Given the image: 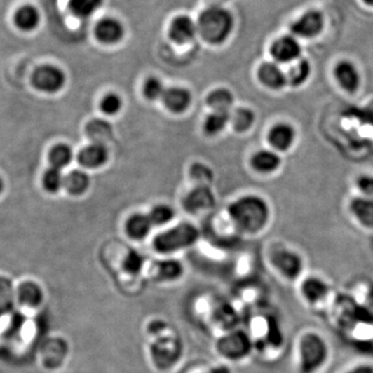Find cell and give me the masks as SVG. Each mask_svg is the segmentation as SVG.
Here are the masks:
<instances>
[{"label": "cell", "mask_w": 373, "mask_h": 373, "mask_svg": "<svg viewBox=\"0 0 373 373\" xmlns=\"http://www.w3.org/2000/svg\"><path fill=\"white\" fill-rule=\"evenodd\" d=\"M229 216L238 229L245 233H255L262 231L270 217V210L264 199L249 195L231 203Z\"/></svg>", "instance_id": "6da1fadb"}, {"label": "cell", "mask_w": 373, "mask_h": 373, "mask_svg": "<svg viewBox=\"0 0 373 373\" xmlns=\"http://www.w3.org/2000/svg\"><path fill=\"white\" fill-rule=\"evenodd\" d=\"M196 25L197 32L205 42L222 44L233 32V17L222 6H210L201 13Z\"/></svg>", "instance_id": "7a4b0ae2"}, {"label": "cell", "mask_w": 373, "mask_h": 373, "mask_svg": "<svg viewBox=\"0 0 373 373\" xmlns=\"http://www.w3.org/2000/svg\"><path fill=\"white\" fill-rule=\"evenodd\" d=\"M299 355L301 373H316L326 364L329 348L322 336L307 333L301 339Z\"/></svg>", "instance_id": "3957f363"}, {"label": "cell", "mask_w": 373, "mask_h": 373, "mask_svg": "<svg viewBox=\"0 0 373 373\" xmlns=\"http://www.w3.org/2000/svg\"><path fill=\"white\" fill-rule=\"evenodd\" d=\"M199 231L190 223H181L164 233L158 234L154 240V247L160 253H172L188 248L197 242Z\"/></svg>", "instance_id": "277c9868"}, {"label": "cell", "mask_w": 373, "mask_h": 373, "mask_svg": "<svg viewBox=\"0 0 373 373\" xmlns=\"http://www.w3.org/2000/svg\"><path fill=\"white\" fill-rule=\"evenodd\" d=\"M151 357L160 369H167L177 363L182 353L181 342L175 337H159L151 348Z\"/></svg>", "instance_id": "5b68a950"}, {"label": "cell", "mask_w": 373, "mask_h": 373, "mask_svg": "<svg viewBox=\"0 0 373 373\" xmlns=\"http://www.w3.org/2000/svg\"><path fill=\"white\" fill-rule=\"evenodd\" d=\"M252 350V342L245 332L236 331L218 342V351L227 359L238 360L246 357Z\"/></svg>", "instance_id": "8992f818"}, {"label": "cell", "mask_w": 373, "mask_h": 373, "mask_svg": "<svg viewBox=\"0 0 373 373\" xmlns=\"http://www.w3.org/2000/svg\"><path fill=\"white\" fill-rule=\"evenodd\" d=\"M32 84L41 92L57 93L66 84V75L57 67L43 66L34 72Z\"/></svg>", "instance_id": "52a82bcc"}, {"label": "cell", "mask_w": 373, "mask_h": 373, "mask_svg": "<svg viewBox=\"0 0 373 373\" xmlns=\"http://www.w3.org/2000/svg\"><path fill=\"white\" fill-rule=\"evenodd\" d=\"M325 18L320 11L310 10L290 25L292 36L302 39L318 36L324 29Z\"/></svg>", "instance_id": "ba28073f"}, {"label": "cell", "mask_w": 373, "mask_h": 373, "mask_svg": "<svg viewBox=\"0 0 373 373\" xmlns=\"http://www.w3.org/2000/svg\"><path fill=\"white\" fill-rule=\"evenodd\" d=\"M272 264L285 278L294 280L303 271V260L300 255L287 249H279L272 255Z\"/></svg>", "instance_id": "9c48e42d"}, {"label": "cell", "mask_w": 373, "mask_h": 373, "mask_svg": "<svg viewBox=\"0 0 373 373\" xmlns=\"http://www.w3.org/2000/svg\"><path fill=\"white\" fill-rule=\"evenodd\" d=\"M302 47L294 36L277 39L271 46V55L280 64H292L301 58Z\"/></svg>", "instance_id": "30bf717a"}, {"label": "cell", "mask_w": 373, "mask_h": 373, "mask_svg": "<svg viewBox=\"0 0 373 373\" xmlns=\"http://www.w3.org/2000/svg\"><path fill=\"white\" fill-rule=\"evenodd\" d=\"M123 24L114 18L102 19L95 25V36L102 44H116L123 38Z\"/></svg>", "instance_id": "8fae6325"}, {"label": "cell", "mask_w": 373, "mask_h": 373, "mask_svg": "<svg viewBox=\"0 0 373 373\" xmlns=\"http://www.w3.org/2000/svg\"><path fill=\"white\" fill-rule=\"evenodd\" d=\"M197 34V25L188 16H177L169 26V36L177 44L190 42Z\"/></svg>", "instance_id": "7c38bea8"}, {"label": "cell", "mask_w": 373, "mask_h": 373, "mask_svg": "<svg viewBox=\"0 0 373 373\" xmlns=\"http://www.w3.org/2000/svg\"><path fill=\"white\" fill-rule=\"evenodd\" d=\"M214 205V193L210 186H196L188 193L184 201V207L191 212L210 209Z\"/></svg>", "instance_id": "4fadbf2b"}, {"label": "cell", "mask_w": 373, "mask_h": 373, "mask_svg": "<svg viewBox=\"0 0 373 373\" xmlns=\"http://www.w3.org/2000/svg\"><path fill=\"white\" fill-rule=\"evenodd\" d=\"M334 74H335L338 83L341 86L344 90L351 93L357 92L361 78H360L359 71L353 62H348V60H342V62H338L335 70H334Z\"/></svg>", "instance_id": "5bb4252c"}, {"label": "cell", "mask_w": 373, "mask_h": 373, "mask_svg": "<svg viewBox=\"0 0 373 373\" xmlns=\"http://www.w3.org/2000/svg\"><path fill=\"white\" fill-rule=\"evenodd\" d=\"M108 149L105 144L90 143L81 149L78 161L86 168L95 169L103 166L108 160Z\"/></svg>", "instance_id": "9a60e30c"}, {"label": "cell", "mask_w": 373, "mask_h": 373, "mask_svg": "<svg viewBox=\"0 0 373 373\" xmlns=\"http://www.w3.org/2000/svg\"><path fill=\"white\" fill-rule=\"evenodd\" d=\"M162 101L167 109L175 114H181L188 109L192 102V95L186 88L177 86V88H167Z\"/></svg>", "instance_id": "2e32d148"}, {"label": "cell", "mask_w": 373, "mask_h": 373, "mask_svg": "<svg viewBox=\"0 0 373 373\" xmlns=\"http://www.w3.org/2000/svg\"><path fill=\"white\" fill-rule=\"evenodd\" d=\"M258 77L262 84L272 90H280L287 83L286 73L275 62L262 65L258 70Z\"/></svg>", "instance_id": "e0dca14e"}, {"label": "cell", "mask_w": 373, "mask_h": 373, "mask_svg": "<svg viewBox=\"0 0 373 373\" xmlns=\"http://www.w3.org/2000/svg\"><path fill=\"white\" fill-rule=\"evenodd\" d=\"M329 285L318 277H308L301 285V292L304 299L310 304H316L324 300L329 294Z\"/></svg>", "instance_id": "ac0fdd59"}, {"label": "cell", "mask_w": 373, "mask_h": 373, "mask_svg": "<svg viewBox=\"0 0 373 373\" xmlns=\"http://www.w3.org/2000/svg\"><path fill=\"white\" fill-rule=\"evenodd\" d=\"M296 137V132L292 126L287 123H278L271 129L269 141L274 149L285 151L292 147Z\"/></svg>", "instance_id": "d6986e66"}, {"label": "cell", "mask_w": 373, "mask_h": 373, "mask_svg": "<svg viewBox=\"0 0 373 373\" xmlns=\"http://www.w3.org/2000/svg\"><path fill=\"white\" fill-rule=\"evenodd\" d=\"M40 22V12L36 6H32V4H25L15 12V25L22 32H32V30L38 28Z\"/></svg>", "instance_id": "ffe728a7"}, {"label": "cell", "mask_w": 373, "mask_h": 373, "mask_svg": "<svg viewBox=\"0 0 373 373\" xmlns=\"http://www.w3.org/2000/svg\"><path fill=\"white\" fill-rule=\"evenodd\" d=\"M153 226L149 215L135 214L130 217L126 225V229L130 238L134 240H142L151 233Z\"/></svg>", "instance_id": "44dd1931"}, {"label": "cell", "mask_w": 373, "mask_h": 373, "mask_svg": "<svg viewBox=\"0 0 373 373\" xmlns=\"http://www.w3.org/2000/svg\"><path fill=\"white\" fill-rule=\"evenodd\" d=\"M19 302L26 307H38L43 301V292L38 284L34 282H24L17 290Z\"/></svg>", "instance_id": "7402d4cb"}, {"label": "cell", "mask_w": 373, "mask_h": 373, "mask_svg": "<svg viewBox=\"0 0 373 373\" xmlns=\"http://www.w3.org/2000/svg\"><path fill=\"white\" fill-rule=\"evenodd\" d=\"M251 163L255 170L262 173H271L279 168L281 160L275 151L262 149L253 156Z\"/></svg>", "instance_id": "603a6c76"}, {"label": "cell", "mask_w": 373, "mask_h": 373, "mask_svg": "<svg viewBox=\"0 0 373 373\" xmlns=\"http://www.w3.org/2000/svg\"><path fill=\"white\" fill-rule=\"evenodd\" d=\"M351 210L355 218L366 227H373V198L358 197L351 203Z\"/></svg>", "instance_id": "cb8c5ba5"}, {"label": "cell", "mask_w": 373, "mask_h": 373, "mask_svg": "<svg viewBox=\"0 0 373 373\" xmlns=\"http://www.w3.org/2000/svg\"><path fill=\"white\" fill-rule=\"evenodd\" d=\"M86 134L92 140V143L105 144L108 140H111L114 135V128L111 123L104 119H93L86 127Z\"/></svg>", "instance_id": "d4e9b609"}, {"label": "cell", "mask_w": 373, "mask_h": 373, "mask_svg": "<svg viewBox=\"0 0 373 373\" xmlns=\"http://www.w3.org/2000/svg\"><path fill=\"white\" fill-rule=\"evenodd\" d=\"M310 74H311L310 62L305 58H299L298 60L292 62V66L286 73L287 83L294 88L302 86L307 81Z\"/></svg>", "instance_id": "484cf974"}, {"label": "cell", "mask_w": 373, "mask_h": 373, "mask_svg": "<svg viewBox=\"0 0 373 373\" xmlns=\"http://www.w3.org/2000/svg\"><path fill=\"white\" fill-rule=\"evenodd\" d=\"M90 184V177L84 171L73 170L65 177V188L72 195L83 194Z\"/></svg>", "instance_id": "4316f807"}, {"label": "cell", "mask_w": 373, "mask_h": 373, "mask_svg": "<svg viewBox=\"0 0 373 373\" xmlns=\"http://www.w3.org/2000/svg\"><path fill=\"white\" fill-rule=\"evenodd\" d=\"M155 274L159 279L171 281L183 275V266L177 260H161L155 264Z\"/></svg>", "instance_id": "83f0119b"}, {"label": "cell", "mask_w": 373, "mask_h": 373, "mask_svg": "<svg viewBox=\"0 0 373 373\" xmlns=\"http://www.w3.org/2000/svg\"><path fill=\"white\" fill-rule=\"evenodd\" d=\"M103 0H69V10L78 18H88L101 8Z\"/></svg>", "instance_id": "f1b7e54d"}, {"label": "cell", "mask_w": 373, "mask_h": 373, "mask_svg": "<svg viewBox=\"0 0 373 373\" xmlns=\"http://www.w3.org/2000/svg\"><path fill=\"white\" fill-rule=\"evenodd\" d=\"M207 102L208 105L214 111L229 112V108L233 104V95L229 90L219 88V90H214V92L210 93Z\"/></svg>", "instance_id": "f546056e"}, {"label": "cell", "mask_w": 373, "mask_h": 373, "mask_svg": "<svg viewBox=\"0 0 373 373\" xmlns=\"http://www.w3.org/2000/svg\"><path fill=\"white\" fill-rule=\"evenodd\" d=\"M231 121V114L226 111H214L205 118V133L209 135H217L223 129H225L227 123Z\"/></svg>", "instance_id": "4dcf8cb0"}, {"label": "cell", "mask_w": 373, "mask_h": 373, "mask_svg": "<svg viewBox=\"0 0 373 373\" xmlns=\"http://www.w3.org/2000/svg\"><path fill=\"white\" fill-rule=\"evenodd\" d=\"M72 160H73V151L69 145L58 144L50 151L49 161L54 168L62 170L71 163Z\"/></svg>", "instance_id": "1f68e13d"}, {"label": "cell", "mask_w": 373, "mask_h": 373, "mask_svg": "<svg viewBox=\"0 0 373 373\" xmlns=\"http://www.w3.org/2000/svg\"><path fill=\"white\" fill-rule=\"evenodd\" d=\"M43 185H44L47 192H60V189L65 186V177L62 175V170L54 168V167L48 169L45 172L44 177H43Z\"/></svg>", "instance_id": "d6a6232c"}, {"label": "cell", "mask_w": 373, "mask_h": 373, "mask_svg": "<svg viewBox=\"0 0 373 373\" xmlns=\"http://www.w3.org/2000/svg\"><path fill=\"white\" fill-rule=\"evenodd\" d=\"M255 114L248 108H240L236 109L231 116V121H233L234 129L238 132L247 131L250 129L251 126L255 123Z\"/></svg>", "instance_id": "836d02e7"}, {"label": "cell", "mask_w": 373, "mask_h": 373, "mask_svg": "<svg viewBox=\"0 0 373 373\" xmlns=\"http://www.w3.org/2000/svg\"><path fill=\"white\" fill-rule=\"evenodd\" d=\"M153 225L162 226L172 220L175 217V210L166 205H158L151 210L149 215Z\"/></svg>", "instance_id": "e575fe53"}, {"label": "cell", "mask_w": 373, "mask_h": 373, "mask_svg": "<svg viewBox=\"0 0 373 373\" xmlns=\"http://www.w3.org/2000/svg\"><path fill=\"white\" fill-rule=\"evenodd\" d=\"M190 175L193 181L197 184V186H209L212 181V170L207 166L201 163L192 165L190 169Z\"/></svg>", "instance_id": "d590c367"}, {"label": "cell", "mask_w": 373, "mask_h": 373, "mask_svg": "<svg viewBox=\"0 0 373 373\" xmlns=\"http://www.w3.org/2000/svg\"><path fill=\"white\" fill-rule=\"evenodd\" d=\"M144 264V258L138 251L130 250L123 258V268L128 274L136 275L140 272Z\"/></svg>", "instance_id": "8d00e7d4"}, {"label": "cell", "mask_w": 373, "mask_h": 373, "mask_svg": "<svg viewBox=\"0 0 373 373\" xmlns=\"http://www.w3.org/2000/svg\"><path fill=\"white\" fill-rule=\"evenodd\" d=\"M165 90L163 82L159 78L151 77L145 81L143 93L145 97L151 101H156L163 97Z\"/></svg>", "instance_id": "74e56055"}, {"label": "cell", "mask_w": 373, "mask_h": 373, "mask_svg": "<svg viewBox=\"0 0 373 373\" xmlns=\"http://www.w3.org/2000/svg\"><path fill=\"white\" fill-rule=\"evenodd\" d=\"M14 302V292L8 280L0 278V316L6 313Z\"/></svg>", "instance_id": "f35d334b"}, {"label": "cell", "mask_w": 373, "mask_h": 373, "mask_svg": "<svg viewBox=\"0 0 373 373\" xmlns=\"http://www.w3.org/2000/svg\"><path fill=\"white\" fill-rule=\"evenodd\" d=\"M121 107H123V101L116 93H109L102 100L101 110L107 116H114L118 114Z\"/></svg>", "instance_id": "ab89813d"}, {"label": "cell", "mask_w": 373, "mask_h": 373, "mask_svg": "<svg viewBox=\"0 0 373 373\" xmlns=\"http://www.w3.org/2000/svg\"><path fill=\"white\" fill-rule=\"evenodd\" d=\"M358 186L364 194L373 197V177L372 175H362L358 179Z\"/></svg>", "instance_id": "60d3db41"}, {"label": "cell", "mask_w": 373, "mask_h": 373, "mask_svg": "<svg viewBox=\"0 0 373 373\" xmlns=\"http://www.w3.org/2000/svg\"><path fill=\"white\" fill-rule=\"evenodd\" d=\"M346 373H373V366L369 364H361V365L351 368Z\"/></svg>", "instance_id": "b9f144b4"}, {"label": "cell", "mask_w": 373, "mask_h": 373, "mask_svg": "<svg viewBox=\"0 0 373 373\" xmlns=\"http://www.w3.org/2000/svg\"><path fill=\"white\" fill-rule=\"evenodd\" d=\"M207 373H231L227 368L225 367H218L214 368V369L210 370V372Z\"/></svg>", "instance_id": "7bdbcfd3"}, {"label": "cell", "mask_w": 373, "mask_h": 373, "mask_svg": "<svg viewBox=\"0 0 373 373\" xmlns=\"http://www.w3.org/2000/svg\"><path fill=\"white\" fill-rule=\"evenodd\" d=\"M210 2V6H221V4H223V2L229 1V0H209Z\"/></svg>", "instance_id": "ee69618b"}, {"label": "cell", "mask_w": 373, "mask_h": 373, "mask_svg": "<svg viewBox=\"0 0 373 373\" xmlns=\"http://www.w3.org/2000/svg\"><path fill=\"white\" fill-rule=\"evenodd\" d=\"M364 4H367V6H373V0H363Z\"/></svg>", "instance_id": "f6af8a7d"}, {"label": "cell", "mask_w": 373, "mask_h": 373, "mask_svg": "<svg viewBox=\"0 0 373 373\" xmlns=\"http://www.w3.org/2000/svg\"><path fill=\"white\" fill-rule=\"evenodd\" d=\"M2 190H4V182L0 179V194H1Z\"/></svg>", "instance_id": "bcb514c9"}]
</instances>
